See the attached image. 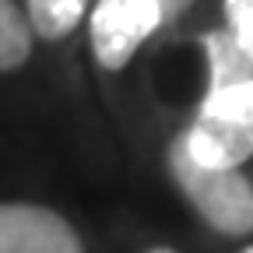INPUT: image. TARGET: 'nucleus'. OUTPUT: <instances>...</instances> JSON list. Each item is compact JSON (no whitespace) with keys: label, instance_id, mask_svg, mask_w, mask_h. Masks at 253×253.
Segmentation results:
<instances>
[{"label":"nucleus","instance_id":"7ed1b4c3","mask_svg":"<svg viewBox=\"0 0 253 253\" xmlns=\"http://www.w3.org/2000/svg\"><path fill=\"white\" fill-rule=\"evenodd\" d=\"M162 28L155 0H99L91 11V53L106 71H123L134 53Z\"/></svg>","mask_w":253,"mask_h":253},{"label":"nucleus","instance_id":"6e6552de","mask_svg":"<svg viewBox=\"0 0 253 253\" xmlns=\"http://www.w3.org/2000/svg\"><path fill=\"white\" fill-rule=\"evenodd\" d=\"M225 32L253 60V0H225Z\"/></svg>","mask_w":253,"mask_h":253},{"label":"nucleus","instance_id":"0eeeda50","mask_svg":"<svg viewBox=\"0 0 253 253\" xmlns=\"http://www.w3.org/2000/svg\"><path fill=\"white\" fill-rule=\"evenodd\" d=\"M32 25L14 0H0V74L18 71L32 56Z\"/></svg>","mask_w":253,"mask_h":253},{"label":"nucleus","instance_id":"f257e3e1","mask_svg":"<svg viewBox=\"0 0 253 253\" xmlns=\"http://www.w3.org/2000/svg\"><path fill=\"white\" fill-rule=\"evenodd\" d=\"M169 172L183 197L190 201L208 225L221 236H250L253 232V179L239 169H214L201 166L186 151L183 134L169 144Z\"/></svg>","mask_w":253,"mask_h":253},{"label":"nucleus","instance_id":"423d86ee","mask_svg":"<svg viewBox=\"0 0 253 253\" xmlns=\"http://www.w3.org/2000/svg\"><path fill=\"white\" fill-rule=\"evenodd\" d=\"M25 18L32 25L39 39H67L71 32L81 25L84 11H88V0H25Z\"/></svg>","mask_w":253,"mask_h":253},{"label":"nucleus","instance_id":"20e7f679","mask_svg":"<svg viewBox=\"0 0 253 253\" xmlns=\"http://www.w3.org/2000/svg\"><path fill=\"white\" fill-rule=\"evenodd\" d=\"M0 253H84V243L60 211L28 201H4Z\"/></svg>","mask_w":253,"mask_h":253},{"label":"nucleus","instance_id":"1a4fd4ad","mask_svg":"<svg viewBox=\"0 0 253 253\" xmlns=\"http://www.w3.org/2000/svg\"><path fill=\"white\" fill-rule=\"evenodd\" d=\"M158 4V14H162V25H172L186 14V7L194 4V0H155Z\"/></svg>","mask_w":253,"mask_h":253},{"label":"nucleus","instance_id":"f03ea898","mask_svg":"<svg viewBox=\"0 0 253 253\" xmlns=\"http://www.w3.org/2000/svg\"><path fill=\"white\" fill-rule=\"evenodd\" d=\"M186 151L201 166L239 169L253 158V81L208 88L197 116L183 130Z\"/></svg>","mask_w":253,"mask_h":253},{"label":"nucleus","instance_id":"9b49d317","mask_svg":"<svg viewBox=\"0 0 253 253\" xmlns=\"http://www.w3.org/2000/svg\"><path fill=\"white\" fill-rule=\"evenodd\" d=\"M239 253H253V246H243V250H239Z\"/></svg>","mask_w":253,"mask_h":253},{"label":"nucleus","instance_id":"39448f33","mask_svg":"<svg viewBox=\"0 0 253 253\" xmlns=\"http://www.w3.org/2000/svg\"><path fill=\"white\" fill-rule=\"evenodd\" d=\"M204 56H208V88H225L239 81H253V60L236 46L225 28L204 32Z\"/></svg>","mask_w":253,"mask_h":253},{"label":"nucleus","instance_id":"9d476101","mask_svg":"<svg viewBox=\"0 0 253 253\" xmlns=\"http://www.w3.org/2000/svg\"><path fill=\"white\" fill-rule=\"evenodd\" d=\"M148 253H179V250H169V246H151Z\"/></svg>","mask_w":253,"mask_h":253}]
</instances>
